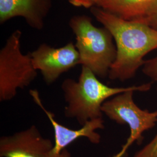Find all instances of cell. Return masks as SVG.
Returning <instances> with one entry per match:
<instances>
[{"mask_svg": "<svg viewBox=\"0 0 157 157\" xmlns=\"http://www.w3.org/2000/svg\"><path fill=\"white\" fill-rule=\"evenodd\" d=\"M151 82L126 87H112L103 83L87 67H82L78 80L66 78L61 85L67 105L64 114L77 120L82 126L89 121L102 118V104L115 95L128 91L146 92L151 89Z\"/></svg>", "mask_w": 157, "mask_h": 157, "instance_id": "obj_2", "label": "cell"}, {"mask_svg": "<svg viewBox=\"0 0 157 157\" xmlns=\"http://www.w3.org/2000/svg\"><path fill=\"white\" fill-rule=\"evenodd\" d=\"M90 10L115 42L117 57L108 78L121 82L133 78L144 65L146 55L157 49V30L145 23L125 20L96 6Z\"/></svg>", "mask_w": 157, "mask_h": 157, "instance_id": "obj_1", "label": "cell"}, {"mask_svg": "<svg viewBox=\"0 0 157 157\" xmlns=\"http://www.w3.org/2000/svg\"><path fill=\"white\" fill-rule=\"evenodd\" d=\"M54 146L37 128L28 129L0 139V157H48Z\"/></svg>", "mask_w": 157, "mask_h": 157, "instance_id": "obj_8", "label": "cell"}, {"mask_svg": "<svg viewBox=\"0 0 157 157\" xmlns=\"http://www.w3.org/2000/svg\"><path fill=\"white\" fill-rule=\"evenodd\" d=\"M135 91L122 93L111 98L102 105L101 111L107 117L119 124H127L130 136L121 150L112 157H124L135 142L141 141L144 133L153 128L157 123V109H142L135 102Z\"/></svg>", "mask_w": 157, "mask_h": 157, "instance_id": "obj_5", "label": "cell"}, {"mask_svg": "<svg viewBox=\"0 0 157 157\" xmlns=\"http://www.w3.org/2000/svg\"><path fill=\"white\" fill-rule=\"evenodd\" d=\"M52 4V0H0V24L22 17L30 27L40 30Z\"/></svg>", "mask_w": 157, "mask_h": 157, "instance_id": "obj_9", "label": "cell"}, {"mask_svg": "<svg viewBox=\"0 0 157 157\" xmlns=\"http://www.w3.org/2000/svg\"><path fill=\"white\" fill-rule=\"evenodd\" d=\"M29 54L34 67L40 71L48 85L55 82L62 73L80 65L79 53L72 42L57 48L43 43Z\"/></svg>", "mask_w": 157, "mask_h": 157, "instance_id": "obj_6", "label": "cell"}, {"mask_svg": "<svg viewBox=\"0 0 157 157\" xmlns=\"http://www.w3.org/2000/svg\"><path fill=\"white\" fill-rule=\"evenodd\" d=\"M70 4L78 7H84L90 9L95 6L97 0H67Z\"/></svg>", "mask_w": 157, "mask_h": 157, "instance_id": "obj_13", "label": "cell"}, {"mask_svg": "<svg viewBox=\"0 0 157 157\" xmlns=\"http://www.w3.org/2000/svg\"><path fill=\"white\" fill-rule=\"evenodd\" d=\"M29 93L34 102L45 113L54 129V146L48 157H71L70 154L65 149L66 147L80 137L87 138L90 142L94 144L100 143L101 136L97 132V130L104 129L102 118L89 121L80 129L75 130L68 128L58 123L55 119L54 114L45 108L37 90H30Z\"/></svg>", "mask_w": 157, "mask_h": 157, "instance_id": "obj_7", "label": "cell"}, {"mask_svg": "<svg viewBox=\"0 0 157 157\" xmlns=\"http://www.w3.org/2000/svg\"><path fill=\"white\" fill-rule=\"evenodd\" d=\"M133 157H157V134Z\"/></svg>", "mask_w": 157, "mask_h": 157, "instance_id": "obj_12", "label": "cell"}, {"mask_svg": "<svg viewBox=\"0 0 157 157\" xmlns=\"http://www.w3.org/2000/svg\"><path fill=\"white\" fill-rule=\"evenodd\" d=\"M69 25L76 36L80 65L89 68L98 78L108 76L117 57V47L110 32L105 27L95 26L87 15L72 17Z\"/></svg>", "mask_w": 157, "mask_h": 157, "instance_id": "obj_3", "label": "cell"}, {"mask_svg": "<svg viewBox=\"0 0 157 157\" xmlns=\"http://www.w3.org/2000/svg\"><path fill=\"white\" fill-rule=\"evenodd\" d=\"M95 6L125 20L141 23L157 12V0H97Z\"/></svg>", "mask_w": 157, "mask_h": 157, "instance_id": "obj_10", "label": "cell"}, {"mask_svg": "<svg viewBox=\"0 0 157 157\" xmlns=\"http://www.w3.org/2000/svg\"><path fill=\"white\" fill-rule=\"evenodd\" d=\"M143 23H145L157 30V12L155 15H154L152 17L146 20V21H144Z\"/></svg>", "mask_w": 157, "mask_h": 157, "instance_id": "obj_14", "label": "cell"}, {"mask_svg": "<svg viewBox=\"0 0 157 157\" xmlns=\"http://www.w3.org/2000/svg\"><path fill=\"white\" fill-rule=\"evenodd\" d=\"M22 32L17 29L0 51V101H10L18 89L28 87L37 76L30 54L21 50Z\"/></svg>", "mask_w": 157, "mask_h": 157, "instance_id": "obj_4", "label": "cell"}, {"mask_svg": "<svg viewBox=\"0 0 157 157\" xmlns=\"http://www.w3.org/2000/svg\"><path fill=\"white\" fill-rule=\"evenodd\" d=\"M142 72L152 82L157 83V56L145 61Z\"/></svg>", "mask_w": 157, "mask_h": 157, "instance_id": "obj_11", "label": "cell"}]
</instances>
